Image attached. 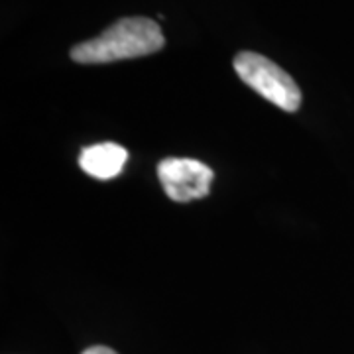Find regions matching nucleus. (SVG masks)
I'll return each instance as SVG.
<instances>
[{
	"mask_svg": "<svg viewBox=\"0 0 354 354\" xmlns=\"http://www.w3.org/2000/svg\"><path fill=\"white\" fill-rule=\"evenodd\" d=\"M83 354H118V353H114L113 348H109V346H91V348H87Z\"/></svg>",
	"mask_w": 354,
	"mask_h": 354,
	"instance_id": "5",
	"label": "nucleus"
},
{
	"mask_svg": "<svg viewBox=\"0 0 354 354\" xmlns=\"http://www.w3.org/2000/svg\"><path fill=\"white\" fill-rule=\"evenodd\" d=\"M158 177L171 201L187 203L209 195L215 174L193 158H165L158 164Z\"/></svg>",
	"mask_w": 354,
	"mask_h": 354,
	"instance_id": "3",
	"label": "nucleus"
},
{
	"mask_svg": "<svg viewBox=\"0 0 354 354\" xmlns=\"http://www.w3.org/2000/svg\"><path fill=\"white\" fill-rule=\"evenodd\" d=\"M127 160L128 152L122 146L114 142H102L85 148L79 158V165L87 176L95 179H113L122 171Z\"/></svg>",
	"mask_w": 354,
	"mask_h": 354,
	"instance_id": "4",
	"label": "nucleus"
},
{
	"mask_svg": "<svg viewBox=\"0 0 354 354\" xmlns=\"http://www.w3.org/2000/svg\"><path fill=\"white\" fill-rule=\"evenodd\" d=\"M165 38L158 22L144 16L122 18L109 26L101 36L77 44L69 55L77 64H113L120 59H132L160 51Z\"/></svg>",
	"mask_w": 354,
	"mask_h": 354,
	"instance_id": "1",
	"label": "nucleus"
},
{
	"mask_svg": "<svg viewBox=\"0 0 354 354\" xmlns=\"http://www.w3.org/2000/svg\"><path fill=\"white\" fill-rule=\"evenodd\" d=\"M234 71L248 87L254 88L266 101L274 102L281 111L295 113L299 109L301 91L297 83L279 65L270 62L264 55L254 51H241L234 57Z\"/></svg>",
	"mask_w": 354,
	"mask_h": 354,
	"instance_id": "2",
	"label": "nucleus"
}]
</instances>
